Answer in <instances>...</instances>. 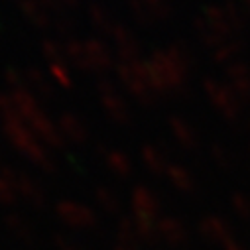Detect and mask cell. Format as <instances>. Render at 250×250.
<instances>
[{
    "label": "cell",
    "instance_id": "22",
    "mask_svg": "<svg viewBox=\"0 0 250 250\" xmlns=\"http://www.w3.org/2000/svg\"><path fill=\"white\" fill-rule=\"evenodd\" d=\"M244 4H246V8H248V12H250V0H244Z\"/></svg>",
    "mask_w": 250,
    "mask_h": 250
},
{
    "label": "cell",
    "instance_id": "8",
    "mask_svg": "<svg viewBox=\"0 0 250 250\" xmlns=\"http://www.w3.org/2000/svg\"><path fill=\"white\" fill-rule=\"evenodd\" d=\"M26 122H28L30 130L36 134V138H40L43 144H47V146H55V148H59L61 144H63V136H61L59 128L49 120V116H47L43 110L36 112V114L30 116Z\"/></svg>",
    "mask_w": 250,
    "mask_h": 250
},
{
    "label": "cell",
    "instance_id": "20",
    "mask_svg": "<svg viewBox=\"0 0 250 250\" xmlns=\"http://www.w3.org/2000/svg\"><path fill=\"white\" fill-rule=\"evenodd\" d=\"M106 162H108V166H110L114 171L124 173V171L128 169V160L124 158L120 152H110V154L106 156Z\"/></svg>",
    "mask_w": 250,
    "mask_h": 250
},
{
    "label": "cell",
    "instance_id": "19",
    "mask_svg": "<svg viewBox=\"0 0 250 250\" xmlns=\"http://www.w3.org/2000/svg\"><path fill=\"white\" fill-rule=\"evenodd\" d=\"M169 124H171V130H173V134L181 140V142H193V130L189 128V124L187 122H183V120H179V118H171L169 120Z\"/></svg>",
    "mask_w": 250,
    "mask_h": 250
},
{
    "label": "cell",
    "instance_id": "13",
    "mask_svg": "<svg viewBox=\"0 0 250 250\" xmlns=\"http://www.w3.org/2000/svg\"><path fill=\"white\" fill-rule=\"evenodd\" d=\"M203 16H205V20L215 28V32H217L223 40L230 38L232 30H230V24H229V20H227V14H225V8H223V6H207V8L203 10Z\"/></svg>",
    "mask_w": 250,
    "mask_h": 250
},
{
    "label": "cell",
    "instance_id": "10",
    "mask_svg": "<svg viewBox=\"0 0 250 250\" xmlns=\"http://www.w3.org/2000/svg\"><path fill=\"white\" fill-rule=\"evenodd\" d=\"M57 128H59L61 136L69 138V140L75 142V144L85 142L87 136H89L83 120H81L77 114H73V112H63V114H61V116H59V122H57Z\"/></svg>",
    "mask_w": 250,
    "mask_h": 250
},
{
    "label": "cell",
    "instance_id": "7",
    "mask_svg": "<svg viewBox=\"0 0 250 250\" xmlns=\"http://www.w3.org/2000/svg\"><path fill=\"white\" fill-rule=\"evenodd\" d=\"M118 57L122 61H132V59H138L140 55V43L136 40V36L126 28V26H122V24H116L110 34H108Z\"/></svg>",
    "mask_w": 250,
    "mask_h": 250
},
{
    "label": "cell",
    "instance_id": "12",
    "mask_svg": "<svg viewBox=\"0 0 250 250\" xmlns=\"http://www.w3.org/2000/svg\"><path fill=\"white\" fill-rule=\"evenodd\" d=\"M24 75H26V87L34 97L40 95L42 99H49L53 95L51 79H47V75L43 71H40L38 67H30Z\"/></svg>",
    "mask_w": 250,
    "mask_h": 250
},
{
    "label": "cell",
    "instance_id": "18",
    "mask_svg": "<svg viewBox=\"0 0 250 250\" xmlns=\"http://www.w3.org/2000/svg\"><path fill=\"white\" fill-rule=\"evenodd\" d=\"M225 14H227V20L230 24V30L232 32H240L242 26H244V20H242V12L238 10V6L234 2H227L225 6Z\"/></svg>",
    "mask_w": 250,
    "mask_h": 250
},
{
    "label": "cell",
    "instance_id": "14",
    "mask_svg": "<svg viewBox=\"0 0 250 250\" xmlns=\"http://www.w3.org/2000/svg\"><path fill=\"white\" fill-rule=\"evenodd\" d=\"M89 18H91V24L99 30V32H104L106 36L110 34V30L116 26V22L112 20L110 12L101 6V4H91L89 6Z\"/></svg>",
    "mask_w": 250,
    "mask_h": 250
},
{
    "label": "cell",
    "instance_id": "9",
    "mask_svg": "<svg viewBox=\"0 0 250 250\" xmlns=\"http://www.w3.org/2000/svg\"><path fill=\"white\" fill-rule=\"evenodd\" d=\"M85 53H87V69L89 71H106L112 67V53L110 49L91 38V40H85Z\"/></svg>",
    "mask_w": 250,
    "mask_h": 250
},
{
    "label": "cell",
    "instance_id": "16",
    "mask_svg": "<svg viewBox=\"0 0 250 250\" xmlns=\"http://www.w3.org/2000/svg\"><path fill=\"white\" fill-rule=\"evenodd\" d=\"M142 2L148 8V12L152 14L154 22L156 20H167L169 14H171V8H169L167 0H142Z\"/></svg>",
    "mask_w": 250,
    "mask_h": 250
},
{
    "label": "cell",
    "instance_id": "5",
    "mask_svg": "<svg viewBox=\"0 0 250 250\" xmlns=\"http://www.w3.org/2000/svg\"><path fill=\"white\" fill-rule=\"evenodd\" d=\"M42 51L43 57L49 65V73L53 77V81L63 87V89H71L73 87V79H71V67L67 65L69 61L65 57V51L59 43H55L53 40H43L42 43Z\"/></svg>",
    "mask_w": 250,
    "mask_h": 250
},
{
    "label": "cell",
    "instance_id": "4",
    "mask_svg": "<svg viewBox=\"0 0 250 250\" xmlns=\"http://www.w3.org/2000/svg\"><path fill=\"white\" fill-rule=\"evenodd\" d=\"M97 93H99V103L110 120H114L116 124H130L132 122V112H130L126 101L122 99V95L118 93V89L112 83L101 81Z\"/></svg>",
    "mask_w": 250,
    "mask_h": 250
},
{
    "label": "cell",
    "instance_id": "6",
    "mask_svg": "<svg viewBox=\"0 0 250 250\" xmlns=\"http://www.w3.org/2000/svg\"><path fill=\"white\" fill-rule=\"evenodd\" d=\"M203 89H205V95L209 97V101L215 104V108L219 112H223L225 116L234 118L240 112V101L232 93V89H229L227 85L207 77L205 83H203Z\"/></svg>",
    "mask_w": 250,
    "mask_h": 250
},
{
    "label": "cell",
    "instance_id": "17",
    "mask_svg": "<svg viewBox=\"0 0 250 250\" xmlns=\"http://www.w3.org/2000/svg\"><path fill=\"white\" fill-rule=\"evenodd\" d=\"M20 116L18 110H16V104H14V99L10 93H0V118L8 120V118H16Z\"/></svg>",
    "mask_w": 250,
    "mask_h": 250
},
{
    "label": "cell",
    "instance_id": "2",
    "mask_svg": "<svg viewBox=\"0 0 250 250\" xmlns=\"http://www.w3.org/2000/svg\"><path fill=\"white\" fill-rule=\"evenodd\" d=\"M116 73L120 83L126 87V91L142 104H154L158 93L152 89L148 73H146V65L140 59H132V61H118L116 65Z\"/></svg>",
    "mask_w": 250,
    "mask_h": 250
},
{
    "label": "cell",
    "instance_id": "1",
    "mask_svg": "<svg viewBox=\"0 0 250 250\" xmlns=\"http://www.w3.org/2000/svg\"><path fill=\"white\" fill-rule=\"evenodd\" d=\"M146 73L152 89L160 93H169L185 83L189 57L181 45H171L167 49H156L150 59L144 61Z\"/></svg>",
    "mask_w": 250,
    "mask_h": 250
},
{
    "label": "cell",
    "instance_id": "11",
    "mask_svg": "<svg viewBox=\"0 0 250 250\" xmlns=\"http://www.w3.org/2000/svg\"><path fill=\"white\" fill-rule=\"evenodd\" d=\"M227 77L230 81L232 93L238 99L248 101L250 99V69L244 63H232L227 67Z\"/></svg>",
    "mask_w": 250,
    "mask_h": 250
},
{
    "label": "cell",
    "instance_id": "3",
    "mask_svg": "<svg viewBox=\"0 0 250 250\" xmlns=\"http://www.w3.org/2000/svg\"><path fill=\"white\" fill-rule=\"evenodd\" d=\"M4 132H6V136L12 140V144H14L18 150H22L24 154H28L34 162H42V164L47 162V154L43 152V148H42V144L38 142L36 134L26 126V122H24L20 116L4 120Z\"/></svg>",
    "mask_w": 250,
    "mask_h": 250
},
{
    "label": "cell",
    "instance_id": "21",
    "mask_svg": "<svg viewBox=\"0 0 250 250\" xmlns=\"http://www.w3.org/2000/svg\"><path fill=\"white\" fill-rule=\"evenodd\" d=\"M59 6H77L79 0H57Z\"/></svg>",
    "mask_w": 250,
    "mask_h": 250
},
{
    "label": "cell",
    "instance_id": "15",
    "mask_svg": "<svg viewBox=\"0 0 250 250\" xmlns=\"http://www.w3.org/2000/svg\"><path fill=\"white\" fill-rule=\"evenodd\" d=\"M240 51V43L236 42H227L223 45H219L217 49H213V59H215V63L219 65H232L234 63V55Z\"/></svg>",
    "mask_w": 250,
    "mask_h": 250
}]
</instances>
